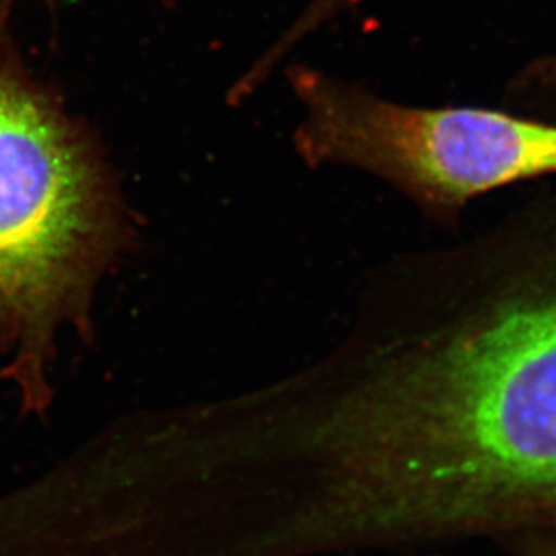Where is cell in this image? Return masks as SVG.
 <instances>
[{"label":"cell","instance_id":"6da1fadb","mask_svg":"<svg viewBox=\"0 0 556 556\" xmlns=\"http://www.w3.org/2000/svg\"><path fill=\"white\" fill-rule=\"evenodd\" d=\"M263 404L268 556L556 526V199L391 268Z\"/></svg>","mask_w":556,"mask_h":556},{"label":"cell","instance_id":"7a4b0ae2","mask_svg":"<svg viewBox=\"0 0 556 556\" xmlns=\"http://www.w3.org/2000/svg\"><path fill=\"white\" fill-rule=\"evenodd\" d=\"M117 249L100 172L54 106L0 63V380L26 413L53 399L63 328L92 333L96 287Z\"/></svg>","mask_w":556,"mask_h":556},{"label":"cell","instance_id":"3957f363","mask_svg":"<svg viewBox=\"0 0 556 556\" xmlns=\"http://www.w3.org/2000/svg\"><path fill=\"white\" fill-rule=\"evenodd\" d=\"M303 119L295 131L309 166L361 169L435 220L470 200L556 175V123L481 106H409L315 68L290 73Z\"/></svg>","mask_w":556,"mask_h":556},{"label":"cell","instance_id":"277c9868","mask_svg":"<svg viewBox=\"0 0 556 556\" xmlns=\"http://www.w3.org/2000/svg\"><path fill=\"white\" fill-rule=\"evenodd\" d=\"M353 4H355V0H312L305 11L301 13L300 18L294 22V26L290 27L287 35L279 40L273 53L268 54V59L263 65L268 68L273 67L274 63L283 59L290 49L295 48L308 35L317 31L325 22L333 21L339 13L352 8Z\"/></svg>","mask_w":556,"mask_h":556},{"label":"cell","instance_id":"5b68a950","mask_svg":"<svg viewBox=\"0 0 556 556\" xmlns=\"http://www.w3.org/2000/svg\"><path fill=\"white\" fill-rule=\"evenodd\" d=\"M533 556H556V542H553L549 546L536 547V552H533Z\"/></svg>","mask_w":556,"mask_h":556}]
</instances>
